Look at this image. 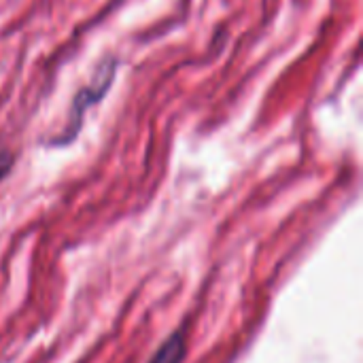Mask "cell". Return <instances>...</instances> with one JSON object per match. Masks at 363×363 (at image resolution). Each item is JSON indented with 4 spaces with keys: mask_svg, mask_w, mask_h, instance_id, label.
I'll return each instance as SVG.
<instances>
[{
    "mask_svg": "<svg viewBox=\"0 0 363 363\" xmlns=\"http://www.w3.org/2000/svg\"><path fill=\"white\" fill-rule=\"evenodd\" d=\"M115 74H117V60L115 57H106L102 64H98V68L94 70V77L91 81L79 89V94L74 96L72 100V111L68 115V125L64 130V136L55 138L53 145H66L68 140H72L81 128V121H83V115L89 106L98 104L104 94L111 89L113 81H115Z\"/></svg>",
    "mask_w": 363,
    "mask_h": 363,
    "instance_id": "1",
    "label": "cell"
},
{
    "mask_svg": "<svg viewBox=\"0 0 363 363\" xmlns=\"http://www.w3.org/2000/svg\"><path fill=\"white\" fill-rule=\"evenodd\" d=\"M185 357V334L174 332L151 357L149 363H181Z\"/></svg>",
    "mask_w": 363,
    "mask_h": 363,
    "instance_id": "2",
    "label": "cell"
},
{
    "mask_svg": "<svg viewBox=\"0 0 363 363\" xmlns=\"http://www.w3.org/2000/svg\"><path fill=\"white\" fill-rule=\"evenodd\" d=\"M11 166H13V155L6 151H0V181L9 174Z\"/></svg>",
    "mask_w": 363,
    "mask_h": 363,
    "instance_id": "3",
    "label": "cell"
}]
</instances>
